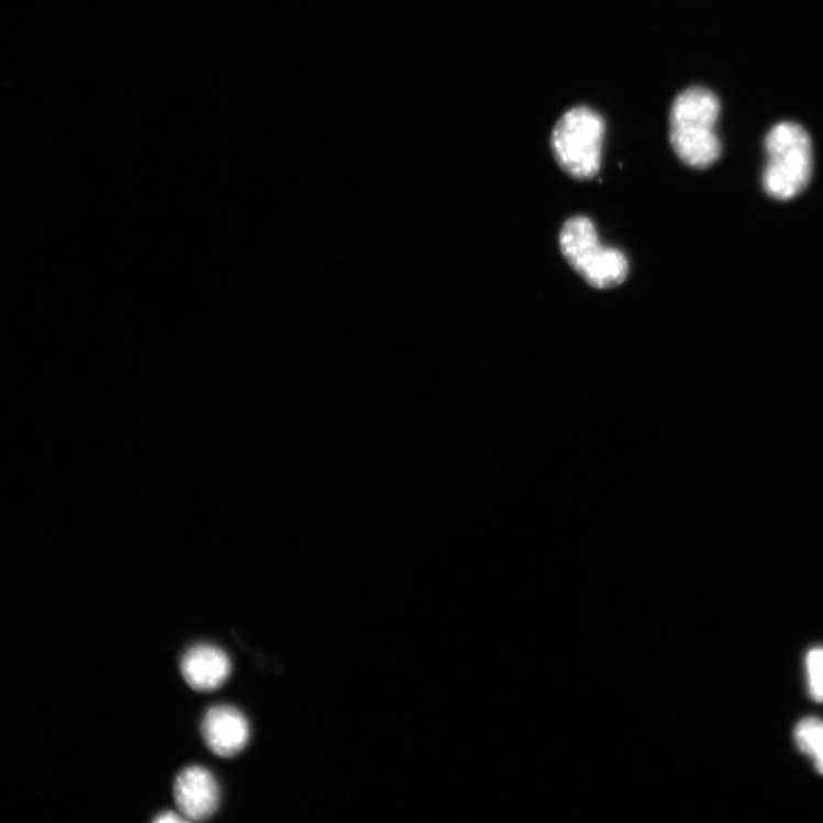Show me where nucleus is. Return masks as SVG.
<instances>
[{"instance_id": "obj_1", "label": "nucleus", "mask_w": 823, "mask_h": 823, "mask_svg": "<svg viewBox=\"0 0 823 823\" xmlns=\"http://www.w3.org/2000/svg\"><path fill=\"white\" fill-rule=\"evenodd\" d=\"M720 115L719 98L705 88L688 89L675 99L669 116L670 144L686 165L704 169L721 157L716 133Z\"/></svg>"}, {"instance_id": "obj_2", "label": "nucleus", "mask_w": 823, "mask_h": 823, "mask_svg": "<svg viewBox=\"0 0 823 823\" xmlns=\"http://www.w3.org/2000/svg\"><path fill=\"white\" fill-rule=\"evenodd\" d=\"M559 246L565 260L594 289L616 288L629 277L626 255L602 245L594 224L586 216H575L564 223Z\"/></svg>"}, {"instance_id": "obj_3", "label": "nucleus", "mask_w": 823, "mask_h": 823, "mask_svg": "<svg viewBox=\"0 0 823 823\" xmlns=\"http://www.w3.org/2000/svg\"><path fill=\"white\" fill-rule=\"evenodd\" d=\"M605 137V123L599 112L588 107L566 111L555 125L550 146L566 175L590 180L599 175Z\"/></svg>"}, {"instance_id": "obj_4", "label": "nucleus", "mask_w": 823, "mask_h": 823, "mask_svg": "<svg viewBox=\"0 0 823 823\" xmlns=\"http://www.w3.org/2000/svg\"><path fill=\"white\" fill-rule=\"evenodd\" d=\"M765 149L769 156L763 175L765 191L776 200H791L807 188L813 173L808 132L794 123H780L766 136Z\"/></svg>"}, {"instance_id": "obj_5", "label": "nucleus", "mask_w": 823, "mask_h": 823, "mask_svg": "<svg viewBox=\"0 0 823 823\" xmlns=\"http://www.w3.org/2000/svg\"><path fill=\"white\" fill-rule=\"evenodd\" d=\"M175 800L187 820L203 821L219 808L220 787L209 770L202 766H190L177 777Z\"/></svg>"}, {"instance_id": "obj_6", "label": "nucleus", "mask_w": 823, "mask_h": 823, "mask_svg": "<svg viewBox=\"0 0 823 823\" xmlns=\"http://www.w3.org/2000/svg\"><path fill=\"white\" fill-rule=\"evenodd\" d=\"M208 747L218 756L229 758L240 754L249 739V724L244 714L233 705L209 709L202 723Z\"/></svg>"}, {"instance_id": "obj_7", "label": "nucleus", "mask_w": 823, "mask_h": 823, "mask_svg": "<svg viewBox=\"0 0 823 823\" xmlns=\"http://www.w3.org/2000/svg\"><path fill=\"white\" fill-rule=\"evenodd\" d=\"M181 672L187 685L198 692H211L225 683L232 663L221 648L198 644L189 648L181 659Z\"/></svg>"}, {"instance_id": "obj_8", "label": "nucleus", "mask_w": 823, "mask_h": 823, "mask_svg": "<svg viewBox=\"0 0 823 823\" xmlns=\"http://www.w3.org/2000/svg\"><path fill=\"white\" fill-rule=\"evenodd\" d=\"M799 748L812 758L816 770L823 775V721L805 719L794 730Z\"/></svg>"}, {"instance_id": "obj_9", "label": "nucleus", "mask_w": 823, "mask_h": 823, "mask_svg": "<svg viewBox=\"0 0 823 823\" xmlns=\"http://www.w3.org/2000/svg\"><path fill=\"white\" fill-rule=\"evenodd\" d=\"M807 668L810 694L816 702H823V647L808 653Z\"/></svg>"}, {"instance_id": "obj_10", "label": "nucleus", "mask_w": 823, "mask_h": 823, "mask_svg": "<svg viewBox=\"0 0 823 823\" xmlns=\"http://www.w3.org/2000/svg\"><path fill=\"white\" fill-rule=\"evenodd\" d=\"M154 821L158 823H168V822H185L187 821V819L185 816H180L176 814L175 812H164V813H160L158 816H156Z\"/></svg>"}]
</instances>
